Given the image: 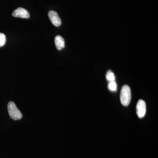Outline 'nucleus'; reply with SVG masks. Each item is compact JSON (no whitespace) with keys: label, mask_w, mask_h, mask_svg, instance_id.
<instances>
[{"label":"nucleus","mask_w":158,"mask_h":158,"mask_svg":"<svg viewBox=\"0 0 158 158\" xmlns=\"http://www.w3.org/2000/svg\"><path fill=\"white\" fill-rule=\"evenodd\" d=\"M120 101L123 106H127L130 104L131 98V92L129 86L125 85L122 88L120 92Z\"/></svg>","instance_id":"obj_1"},{"label":"nucleus","mask_w":158,"mask_h":158,"mask_svg":"<svg viewBox=\"0 0 158 158\" xmlns=\"http://www.w3.org/2000/svg\"><path fill=\"white\" fill-rule=\"evenodd\" d=\"M8 110L10 117L14 120H19L22 118V114L14 102H10L8 103Z\"/></svg>","instance_id":"obj_2"},{"label":"nucleus","mask_w":158,"mask_h":158,"mask_svg":"<svg viewBox=\"0 0 158 158\" xmlns=\"http://www.w3.org/2000/svg\"><path fill=\"white\" fill-rule=\"evenodd\" d=\"M146 112V106L145 102L143 100L138 101L136 106V113L138 117L142 118L145 116Z\"/></svg>","instance_id":"obj_3"},{"label":"nucleus","mask_w":158,"mask_h":158,"mask_svg":"<svg viewBox=\"0 0 158 158\" xmlns=\"http://www.w3.org/2000/svg\"><path fill=\"white\" fill-rule=\"evenodd\" d=\"M48 17L52 23L56 27L61 25L62 22L59 15L56 11H50L48 12Z\"/></svg>","instance_id":"obj_4"},{"label":"nucleus","mask_w":158,"mask_h":158,"mask_svg":"<svg viewBox=\"0 0 158 158\" xmlns=\"http://www.w3.org/2000/svg\"><path fill=\"white\" fill-rule=\"evenodd\" d=\"M12 16L15 17L28 19L30 17V15L27 10L23 8H18L13 11Z\"/></svg>","instance_id":"obj_5"},{"label":"nucleus","mask_w":158,"mask_h":158,"mask_svg":"<svg viewBox=\"0 0 158 158\" xmlns=\"http://www.w3.org/2000/svg\"><path fill=\"white\" fill-rule=\"evenodd\" d=\"M55 43L56 47L59 50H61L65 48V40L64 38L60 35H58L55 37Z\"/></svg>","instance_id":"obj_6"},{"label":"nucleus","mask_w":158,"mask_h":158,"mask_svg":"<svg viewBox=\"0 0 158 158\" xmlns=\"http://www.w3.org/2000/svg\"><path fill=\"white\" fill-rule=\"evenodd\" d=\"M106 78L107 80L109 82L113 81H115V76L114 73L112 71L109 70L107 72L106 74Z\"/></svg>","instance_id":"obj_7"},{"label":"nucleus","mask_w":158,"mask_h":158,"mask_svg":"<svg viewBox=\"0 0 158 158\" xmlns=\"http://www.w3.org/2000/svg\"><path fill=\"white\" fill-rule=\"evenodd\" d=\"M108 88L109 90L112 91H116L117 89V85L115 81H113L110 82L109 85H108Z\"/></svg>","instance_id":"obj_8"},{"label":"nucleus","mask_w":158,"mask_h":158,"mask_svg":"<svg viewBox=\"0 0 158 158\" xmlns=\"http://www.w3.org/2000/svg\"><path fill=\"white\" fill-rule=\"evenodd\" d=\"M6 41V38L5 34L0 33V47L5 45Z\"/></svg>","instance_id":"obj_9"}]
</instances>
